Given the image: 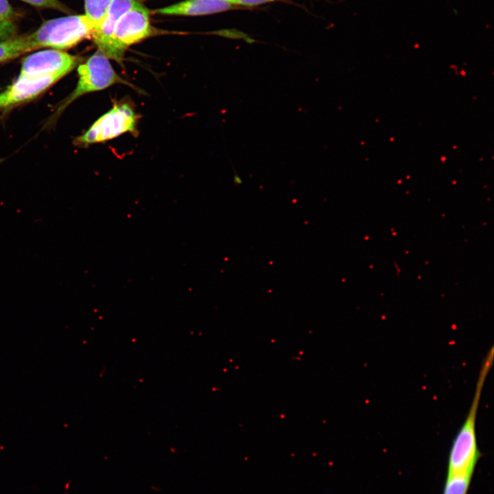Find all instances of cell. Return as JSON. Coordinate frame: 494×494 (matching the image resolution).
Instances as JSON below:
<instances>
[{"label":"cell","instance_id":"6da1fadb","mask_svg":"<svg viewBox=\"0 0 494 494\" xmlns=\"http://www.w3.org/2000/svg\"><path fill=\"white\" fill-rule=\"evenodd\" d=\"M94 31V25L85 14L71 15L45 22L28 37L33 49L51 47L60 50L92 37Z\"/></svg>","mask_w":494,"mask_h":494},{"label":"cell","instance_id":"7a4b0ae2","mask_svg":"<svg viewBox=\"0 0 494 494\" xmlns=\"http://www.w3.org/2000/svg\"><path fill=\"white\" fill-rule=\"evenodd\" d=\"M78 74L77 86L60 109L84 94L105 89L113 84H123L134 87L117 73L109 58L99 49L85 62L78 66Z\"/></svg>","mask_w":494,"mask_h":494},{"label":"cell","instance_id":"3957f363","mask_svg":"<svg viewBox=\"0 0 494 494\" xmlns=\"http://www.w3.org/2000/svg\"><path fill=\"white\" fill-rule=\"evenodd\" d=\"M137 121L138 115L131 105L126 102L115 104L78 137L76 143L89 145L112 139L126 132H137Z\"/></svg>","mask_w":494,"mask_h":494},{"label":"cell","instance_id":"277c9868","mask_svg":"<svg viewBox=\"0 0 494 494\" xmlns=\"http://www.w3.org/2000/svg\"><path fill=\"white\" fill-rule=\"evenodd\" d=\"M150 10L139 1L119 21L112 38L111 59L121 62L125 51L153 34Z\"/></svg>","mask_w":494,"mask_h":494},{"label":"cell","instance_id":"5b68a950","mask_svg":"<svg viewBox=\"0 0 494 494\" xmlns=\"http://www.w3.org/2000/svg\"><path fill=\"white\" fill-rule=\"evenodd\" d=\"M79 62L77 56L59 49H46L27 56L22 63L19 76L37 77L54 74L64 76Z\"/></svg>","mask_w":494,"mask_h":494},{"label":"cell","instance_id":"8992f818","mask_svg":"<svg viewBox=\"0 0 494 494\" xmlns=\"http://www.w3.org/2000/svg\"><path fill=\"white\" fill-rule=\"evenodd\" d=\"M60 74L21 77L0 93V110L36 97L62 78Z\"/></svg>","mask_w":494,"mask_h":494},{"label":"cell","instance_id":"52a82bcc","mask_svg":"<svg viewBox=\"0 0 494 494\" xmlns=\"http://www.w3.org/2000/svg\"><path fill=\"white\" fill-rule=\"evenodd\" d=\"M137 0H113L92 38L98 49L109 59L112 56V38L115 27L122 16L130 10Z\"/></svg>","mask_w":494,"mask_h":494},{"label":"cell","instance_id":"ba28073f","mask_svg":"<svg viewBox=\"0 0 494 494\" xmlns=\"http://www.w3.org/2000/svg\"><path fill=\"white\" fill-rule=\"evenodd\" d=\"M237 7L230 0H185L157 9L155 12L165 15L199 16L221 12Z\"/></svg>","mask_w":494,"mask_h":494},{"label":"cell","instance_id":"9c48e42d","mask_svg":"<svg viewBox=\"0 0 494 494\" xmlns=\"http://www.w3.org/2000/svg\"><path fill=\"white\" fill-rule=\"evenodd\" d=\"M34 50L28 35L0 43V63Z\"/></svg>","mask_w":494,"mask_h":494},{"label":"cell","instance_id":"30bf717a","mask_svg":"<svg viewBox=\"0 0 494 494\" xmlns=\"http://www.w3.org/2000/svg\"><path fill=\"white\" fill-rule=\"evenodd\" d=\"M473 473L447 474L443 494H467Z\"/></svg>","mask_w":494,"mask_h":494},{"label":"cell","instance_id":"8fae6325","mask_svg":"<svg viewBox=\"0 0 494 494\" xmlns=\"http://www.w3.org/2000/svg\"><path fill=\"white\" fill-rule=\"evenodd\" d=\"M113 0H84L85 15L94 25L99 26Z\"/></svg>","mask_w":494,"mask_h":494},{"label":"cell","instance_id":"7c38bea8","mask_svg":"<svg viewBox=\"0 0 494 494\" xmlns=\"http://www.w3.org/2000/svg\"><path fill=\"white\" fill-rule=\"evenodd\" d=\"M32 5L67 12V7L58 0H21Z\"/></svg>","mask_w":494,"mask_h":494},{"label":"cell","instance_id":"4fadbf2b","mask_svg":"<svg viewBox=\"0 0 494 494\" xmlns=\"http://www.w3.org/2000/svg\"><path fill=\"white\" fill-rule=\"evenodd\" d=\"M13 14V10L7 0H0V19L3 21Z\"/></svg>","mask_w":494,"mask_h":494},{"label":"cell","instance_id":"5bb4252c","mask_svg":"<svg viewBox=\"0 0 494 494\" xmlns=\"http://www.w3.org/2000/svg\"><path fill=\"white\" fill-rule=\"evenodd\" d=\"M237 6L244 5V6H255L261 5L263 3H270L276 1L281 0H230Z\"/></svg>","mask_w":494,"mask_h":494},{"label":"cell","instance_id":"9a60e30c","mask_svg":"<svg viewBox=\"0 0 494 494\" xmlns=\"http://www.w3.org/2000/svg\"><path fill=\"white\" fill-rule=\"evenodd\" d=\"M234 183L235 185H240L242 183V179L238 176L237 174H235L234 176Z\"/></svg>","mask_w":494,"mask_h":494},{"label":"cell","instance_id":"2e32d148","mask_svg":"<svg viewBox=\"0 0 494 494\" xmlns=\"http://www.w3.org/2000/svg\"><path fill=\"white\" fill-rule=\"evenodd\" d=\"M1 21H2L0 19V22H1Z\"/></svg>","mask_w":494,"mask_h":494}]
</instances>
